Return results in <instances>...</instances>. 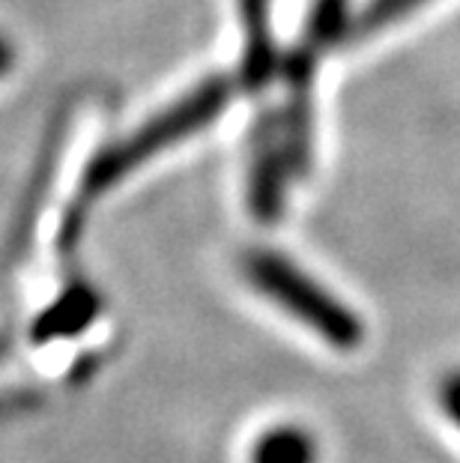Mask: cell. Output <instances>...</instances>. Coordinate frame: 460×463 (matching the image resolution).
Returning <instances> with one entry per match:
<instances>
[{"label":"cell","mask_w":460,"mask_h":463,"mask_svg":"<svg viewBox=\"0 0 460 463\" xmlns=\"http://www.w3.org/2000/svg\"><path fill=\"white\" fill-rule=\"evenodd\" d=\"M439 395H443L446 412L457 421V428H460V371L452 373V377L443 383V392H439Z\"/></svg>","instance_id":"ba28073f"},{"label":"cell","mask_w":460,"mask_h":463,"mask_svg":"<svg viewBox=\"0 0 460 463\" xmlns=\"http://www.w3.org/2000/svg\"><path fill=\"white\" fill-rule=\"evenodd\" d=\"M350 0H314L305 22V33H302V52H299V69L308 72L311 63L320 52L335 43L341 36V27L347 22Z\"/></svg>","instance_id":"5b68a950"},{"label":"cell","mask_w":460,"mask_h":463,"mask_svg":"<svg viewBox=\"0 0 460 463\" xmlns=\"http://www.w3.org/2000/svg\"><path fill=\"white\" fill-rule=\"evenodd\" d=\"M249 174V201L258 219H278L284 198H287L290 180L305 171L311 159V105H308V81L293 87V99L263 123L258 135V146L251 156Z\"/></svg>","instance_id":"3957f363"},{"label":"cell","mask_w":460,"mask_h":463,"mask_svg":"<svg viewBox=\"0 0 460 463\" xmlns=\"http://www.w3.org/2000/svg\"><path fill=\"white\" fill-rule=\"evenodd\" d=\"M317 451L305 430L278 428L263 433L254 446L251 463H314Z\"/></svg>","instance_id":"8992f818"},{"label":"cell","mask_w":460,"mask_h":463,"mask_svg":"<svg viewBox=\"0 0 460 463\" xmlns=\"http://www.w3.org/2000/svg\"><path fill=\"white\" fill-rule=\"evenodd\" d=\"M9 66H13V48H9L6 39H0V75L9 72Z\"/></svg>","instance_id":"9c48e42d"},{"label":"cell","mask_w":460,"mask_h":463,"mask_svg":"<svg viewBox=\"0 0 460 463\" xmlns=\"http://www.w3.org/2000/svg\"><path fill=\"white\" fill-rule=\"evenodd\" d=\"M246 279L254 290L293 314L299 323H305L332 347L350 350L361 341V323L356 320V314L344 308V302H338L284 254L251 251L246 258Z\"/></svg>","instance_id":"7a4b0ae2"},{"label":"cell","mask_w":460,"mask_h":463,"mask_svg":"<svg viewBox=\"0 0 460 463\" xmlns=\"http://www.w3.org/2000/svg\"><path fill=\"white\" fill-rule=\"evenodd\" d=\"M425 4L427 0H368L365 9H361V15L353 22V36L361 39V36L386 31V27L398 24L400 18Z\"/></svg>","instance_id":"52a82bcc"},{"label":"cell","mask_w":460,"mask_h":463,"mask_svg":"<svg viewBox=\"0 0 460 463\" xmlns=\"http://www.w3.org/2000/svg\"><path fill=\"white\" fill-rule=\"evenodd\" d=\"M242 13V33H246V72L249 84H263L276 66V45H272V24H269V0H239Z\"/></svg>","instance_id":"277c9868"},{"label":"cell","mask_w":460,"mask_h":463,"mask_svg":"<svg viewBox=\"0 0 460 463\" xmlns=\"http://www.w3.org/2000/svg\"><path fill=\"white\" fill-rule=\"evenodd\" d=\"M233 99V84L228 78H210V81L198 84L194 90L180 96L177 102L159 111L153 120L138 126L126 141L111 144L87 165V171L78 185L75 213L78 219L87 213L96 198H102L105 192H111L117 183L126 180L129 174L138 171L141 165L155 159L159 153L171 150L189 135L207 129L212 120H219L224 108Z\"/></svg>","instance_id":"6da1fadb"}]
</instances>
